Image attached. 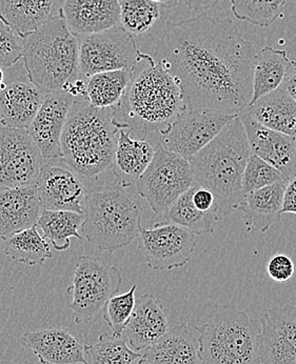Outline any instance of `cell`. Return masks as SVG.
I'll return each mask as SVG.
<instances>
[{"mask_svg": "<svg viewBox=\"0 0 296 364\" xmlns=\"http://www.w3.org/2000/svg\"><path fill=\"white\" fill-rule=\"evenodd\" d=\"M196 235L173 223H157L152 229L142 228L138 249L147 264L154 271H171L185 267L196 247Z\"/></svg>", "mask_w": 296, "mask_h": 364, "instance_id": "12", "label": "cell"}, {"mask_svg": "<svg viewBox=\"0 0 296 364\" xmlns=\"http://www.w3.org/2000/svg\"><path fill=\"white\" fill-rule=\"evenodd\" d=\"M28 80L43 92L63 90L73 96L78 77V38L60 14L21 37ZM74 97V96H73Z\"/></svg>", "mask_w": 296, "mask_h": 364, "instance_id": "5", "label": "cell"}, {"mask_svg": "<svg viewBox=\"0 0 296 364\" xmlns=\"http://www.w3.org/2000/svg\"><path fill=\"white\" fill-rule=\"evenodd\" d=\"M243 111L270 130L296 136V102L282 87L263 96Z\"/></svg>", "mask_w": 296, "mask_h": 364, "instance_id": "26", "label": "cell"}, {"mask_svg": "<svg viewBox=\"0 0 296 364\" xmlns=\"http://www.w3.org/2000/svg\"><path fill=\"white\" fill-rule=\"evenodd\" d=\"M295 152H296V136L295 137Z\"/></svg>", "mask_w": 296, "mask_h": 364, "instance_id": "48", "label": "cell"}, {"mask_svg": "<svg viewBox=\"0 0 296 364\" xmlns=\"http://www.w3.org/2000/svg\"><path fill=\"white\" fill-rule=\"evenodd\" d=\"M161 15V6L150 0H120V26L132 36L149 32Z\"/></svg>", "mask_w": 296, "mask_h": 364, "instance_id": "35", "label": "cell"}, {"mask_svg": "<svg viewBox=\"0 0 296 364\" xmlns=\"http://www.w3.org/2000/svg\"><path fill=\"white\" fill-rule=\"evenodd\" d=\"M250 155L245 128L238 116L189 159L195 182L214 195L218 212L225 216L236 210L243 198V174Z\"/></svg>", "mask_w": 296, "mask_h": 364, "instance_id": "4", "label": "cell"}, {"mask_svg": "<svg viewBox=\"0 0 296 364\" xmlns=\"http://www.w3.org/2000/svg\"><path fill=\"white\" fill-rule=\"evenodd\" d=\"M54 9L55 0H0V21L21 38L47 23Z\"/></svg>", "mask_w": 296, "mask_h": 364, "instance_id": "27", "label": "cell"}, {"mask_svg": "<svg viewBox=\"0 0 296 364\" xmlns=\"http://www.w3.org/2000/svg\"><path fill=\"white\" fill-rule=\"evenodd\" d=\"M114 107L100 109L76 97L61 135L60 159L80 177L96 179L110 170L120 129Z\"/></svg>", "mask_w": 296, "mask_h": 364, "instance_id": "3", "label": "cell"}, {"mask_svg": "<svg viewBox=\"0 0 296 364\" xmlns=\"http://www.w3.org/2000/svg\"><path fill=\"white\" fill-rule=\"evenodd\" d=\"M83 353L85 364H135L142 358L125 340L108 334L100 335L91 346H83Z\"/></svg>", "mask_w": 296, "mask_h": 364, "instance_id": "33", "label": "cell"}, {"mask_svg": "<svg viewBox=\"0 0 296 364\" xmlns=\"http://www.w3.org/2000/svg\"><path fill=\"white\" fill-rule=\"evenodd\" d=\"M169 321L164 306L152 294L140 296L127 324L122 339L129 348L142 354L157 343L169 331Z\"/></svg>", "mask_w": 296, "mask_h": 364, "instance_id": "19", "label": "cell"}, {"mask_svg": "<svg viewBox=\"0 0 296 364\" xmlns=\"http://www.w3.org/2000/svg\"><path fill=\"white\" fill-rule=\"evenodd\" d=\"M142 357L152 364H203L197 326L181 323L169 328L157 343L142 353Z\"/></svg>", "mask_w": 296, "mask_h": 364, "instance_id": "24", "label": "cell"}, {"mask_svg": "<svg viewBox=\"0 0 296 364\" xmlns=\"http://www.w3.org/2000/svg\"><path fill=\"white\" fill-rule=\"evenodd\" d=\"M286 213L296 215V177L287 183L282 203V215Z\"/></svg>", "mask_w": 296, "mask_h": 364, "instance_id": "41", "label": "cell"}, {"mask_svg": "<svg viewBox=\"0 0 296 364\" xmlns=\"http://www.w3.org/2000/svg\"><path fill=\"white\" fill-rule=\"evenodd\" d=\"M59 14L76 37L120 26V0H63Z\"/></svg>", "mask_w": 296, "mask_h": 364, "instance_id": "18", "label": "cell"}, {"mask_svg": "<svg viewBox=\"0 0 296 364\" xmlns=\"http://www.w3.org/2000/svg\"><path fill=\"white\" fill-rule=\"evenodd\" d=\"M23 344L41 364H85L83 346L67 328L27 331L23 335Z\"/></svg>", "mask_w": 296, "mask_h": 364, "instance_id": "21", "label": "cell"}, {"mask_svg": "<svg viewBox=\"0 0 296 364\" xmlns=\"http://www.w3.org/2000/svg\"><path fill=\"white\" fill-rule=\"evenodd\" d=\"M23 59L21 38L6 23L0 21V68L9 69Z\"/></svg>", "mask_w": 296, "mask_h": 364, "instance_id": "38", "label": "cell"}, {"mask_svg": "<svg viewBox=\"0 0 296 364\" xmlns=\"http://www.w3.org/2000/svg\"><path fill=\"white\" fill-rule=\"evenodd\" d=\"M85 216L71 210H52L41 208L37 227L43 237L51 243L57 252L67 251L71 247V239L81 240L80 231Z\"/></svg>", "mask_w": 296, "mask_h": 364, "instance_id": "30", "label": "cell"}, {"mask_svg": "<svg viewBox=\"0 0 296 364\" xmlns=\"http://www.w3.org/2000/svg\"><path fill=\"white\" fill-rule=\"evenodd\" d=\"M287 183L278 182L243 196L236 210L245 225L266 233L274 223H280Z\"/></svg>", "mask_w": 296, "mask_h": 364, "instance_id": "25", "label": "cell"}, {"mask_svg": "<svg viewBox=\"0 0 296 364\" xmlns=\"http://www.w3.org/2000/svg\"><path fill=\"white\" fill-rule=\"evenodd\" d=\"M196 184L176 199L164 215V219L166 223L179 225L191 233L201 236L213 233L218 219V208H212L208 212H201L195 208L192 195Z\"/></svg>", "mask_w": 296, "mask_h": 364, "instance_id": "31", "label": "cell"}, {"mask_svg": "<svg viewBox=\"0 0 296 364\" xmlns=\"http://www.w3.org/2000/svg\"><path fill=\"white\" fill-rule=\"evenodd\" d=\"M150 1L159 4L161 8L169 9V10H170V9H174L179 6V0H150Z\"/></svg>", "mask_w": 296, "mask_h": 364, "instance_id": "44", "label": "cell"}, {"mask_svg": "<svg viewBox=\"0 0 296 364\" xmlns=\"http://www.w3.org/2000/svg\"><path fill=\"white\" fill-rule=\"evenodd\" d=\"M192 201L195 208H199L201 212H208V210L217 207L214 195L207 188L199 186V184L195 186Z\"/></svg>", "mask_w": 296, "mask_h": 364, "instance_id": "40", "label": "cell"}, {"mask_svg": "<svg viewBox=\"0 0 296 364\" xmlns=\"http://www.w3.org/2000/svg\"><path fill=\"white\" fill-rule=\"evenodd\" d=\"M203 364H263L260 323L231 304H217L197 326Z\"/></svg>", "mask_w": 296, "mask_h": 364, "instance_id": "7", "label": "cell"}, {"mask_svg": "<svg viewBox=\"0 0 296 364\" xmlns=\"http://www.w3.org/2000/svg\"><path fill=\"white\" fill-rule=\"evenodd\" d=\"M43 162L27 130L0 128V190L33 186Z\"/></svg>", "mask_w": 296, "mask_h": 364, "instance_id": "13", "label": "cell"}, {"mask_svg": "<svg viewBox=\"0 0 296 364\" xmlns=\"http://www.w3.org/2000/svg\"><path fill=\"white\" fill-rule=\"evenodd\" d=\"M41 212L35 184L0 190V238L35 227Z\"/></svg>", "mask_w": 296, "mask_h": 364, "instance_id": "22", "label": "cell"}, {"mask_svg": "<svg viewBox=\"0 0 296 364\" xmlns=\"http://www.w3.org/2000/svg\"><path fill=\"white\" fill-rule=\"evenodd\" d=\"M195 184L190 162L157 142L154 157L135 186L151 210L164 217L176 199Z\"/></svg>", "mask_w": 296, "mask_h": 364, "instance_id": "8", "label": "cell"}, {"mask_svg": "<svg viewBox=\"0 0 296 364\" xmlns=\"http://www.w3.org/2000/svg\"><path fill=\"white\" fill-rule=\"evenodd\" d=\"M135 364H152V363H149L148 360H146V359H144L142 357V358H140L139 360H138L137 363H136Z\"/></svg>", "mask_w": 296, "mask_h": 364, "instance_id": "46", "label": "cell"}, {"mask_svg": "<svg viewBox=\"0 0 296 364\" xmlns=\"http://www.w3.org/2000/svg\"><path fill=\"white\" fill-rule=\"evenodd\" d=\"M250 150L252 154L278 168L287 181L296 177V152L295 137L270 130L252 119L245 112H240Z\"/></svg>", "mask_w": 296, "mask_h": 364, "instance_id": "17", "label": "cell"}, {"mask_svg": "<svg viewBox=\"0 0 296 364\" xmlns=\"http://www.w3.org/2000/svg\"><path fill=\"white\" fill-rule=\"evenodd\" d=\"M136 289L137 286L134 284L126 293L116 294L115 296L110 298L106 306L102 309V319L116 338H122V333L130 321L135 308Z\"/></svg>", "mask_w": 296, "mask_h": 364, "instance_id": "36", "label": "cell"}, {"mask_svg": "<svg viewBox=\"0 0 296 364\" xmlns=\"http://www.w3.org/2000/svg\"><path fill=\"white\" fill-rule=\"evenodd\" d=\"M221 1L223 0H184L189 10L195 13H201V14L214 8Z\"/></svg>", "mask_w": 296, "mask_h": 364, "instance_id": "43", "label": "cell"}, {"mask_svg": "<svg viewBox=\"0 0 296 364\" xmlns=\"http://www.w3.org/2000/svg\"><path fill=\"white\" fill-rule=\"evenodd\" d=\"M4 254L18 263L34 267L53 257L50 245L37 231V225L4 240Z\"/></svg>", "mask_w": 296, "mask_h": 364, "instance_id": "32", "label": "cell"}, {"mask_svg": "<svg viewBox=\"0 0 296 364\" xmlns=\"http://www.w3.org/2000/svg\"><path fill=\"white\" fill-rule=\"evenodd\" d=\"M254 55L231 19L203 13L166 21L153 58L179 83L187 109L238 115L253 94Z\"/></svg>", "mask_w": 296, "mask_h": 364, "instance_id": "1", "label": "cell"}, {"mask_svg": "<svg viewBox=\"0 0 296 364\" xmlns=\"http://www.w3.org/2000/svg\"><path fill=\"white\" fill-rule=\"evenodd\" d=\"M238 115H227L206 109H187L159 136L166 150L190 159L218 135Z\"/></svg>", "mask_w": 296, "mask_h": 364, "instance_id": "11", "label": "cell"}, {"mask_svg": "<svg viewBox=\"0 0 296 364\" xmlns=\"http://www.w3.org/2000/svg\"><path fill=\"white\" fill-rule=\"evenodd\" d=\"M74 100L63 90L48 92L28 128V135L45 161L61 158V135Z\"/></svg>", "mask_w": 296, "mask_h": 364, "instance_id": "15", "label": "cell"}, {"mask_svg": "<svg viewBox=\"0 0 296 364\" xmlns=\"http://www.w3.org/2000/svg\"><path fill=\"white\" fill-rule=\"evenodd\" d=\"M2 126V120H1V111H0V128H1Z\"/></svg>", "mask_w": 296, "mask_h": 364, "instance_id": "47", "label": "cell"}, {"mask_svg": "<svg viewBox=\"0 0 296 364\" xmlns=\"http://www.w3.org/2000/svg\"><path fill=\"white\" fill-rule=\"evenodd\" d=\"M134 69L102 72L90 76L85 82V100L100 109L117 107L132 80Z\"/></svg>", "mask_w": 296, "mask_h": 364, "instance_id": "29", "label": "cell"}, {"mask_svg": "<svg viewBox=\"0 0 296 364\" xmlns=\"http://www.w3.org/2000/svg\"><path fill=\"white\" fill-rule=\"evenodd\" d=\"M288 181L274 166H270L256 155H250L243 174V196L278 182Z\"/></svg>", "mask_w": 296, "mask_h": 364, "instance_id": "37", "label": "cell"}, {"mask_svg": "<svg viewBox=\"0 0 296 364\" xmlns=\"http://www.w3.org/2000/svg\"><path fill=\"white\" fill-rule=\"evenodd\" d=\"M157 144L147 138L133 136L128 124L120 129L111 168L118 186L124 188L134 186L152 161Z\"/></svg>", "mask_w": 296, "mask_h": 364, "instance_id": "20", "label": "cell"}, {"mask_svg": "<svg viewBox=\"0 0 296 364\" xmlns=\"http://www.w3.org/2000/svg\"><path fill=\"white\" fill-rule=\"evenodd\" d=\"M142 210L122 186H96L85 195L81 233L100 251L114 253L139 236Z\"/></svg>", "mask_w": 296, "mask_h": 364, "instance_id": "6", "label": "cell"}, {"mask_svg": "<svg viewBox=\"0 0 296 364\" xmlns=\"http://www.w3.org/2000/svg\"><path fill=\"white\" fill-rule=\"evenodd\" d=\"M80 45L78 77L116 70H132L142 59L134 37L120 26L89 36L78 37Z\"/></svg>", "mask_w": 296, "mask_h": 364, "instance_id": "10", "label": "cell"}, {"mask_svg": "<svg viewBox=\"0 0 296 364\" xmlns=\"http://www.w3.org/2000/svg\"><path fill=\"white\" fill-rule=\"evenodd\" d=\"M267 273L276 282H287L295 276V264L289 256L278 254L270 258Z\"/></svg>", "mask_w": 296, "mask_h": 364, "instance_id": "39", "label": "cell"}, {"mask_svg": "<svg viewBox=\"0 0 296 364\" xmlns=\"http://www.w3.org/2000/svg\"><path fill=\"white\" fill-rule=\"evenodd\" d=\"M46 94L28 79L4 82L0 87L2 126L28 130Z\"/></svg>", "mask_w": 296, "mask_h": 364, "instance_id": "23", "label": "cell"}, {"mask_svg": "<svg viewBox=\"0 0 296 364\" xmlns=\"http://www.w3.org/2000/svg\"><path fill=\"white\" fill-rule=\"evenodd\" d=\"M4 82H6V81H4V70H2L1 68H0V87H1V85H4Z\"/></svg>", "mask_w": 296, "mask_h": 364, "instance_id": "45", "label": "cell"}, {"mask_svg": "<svg viewBox=\"0 0 296 364\" xmlns=\"http://www.w3.org/2000/svg\"><path fill=\"white\" fill-rule=\"evenodd\" d=\"M232 14L238 21L268 28L284 16L287 0H230Z\"/></svg>", "mask_w": 296, "mask_h": 364, "instance_id": "34", "label": "cell"}, {"mask_svg": "<svg viewBox=\"0 0 296 364\" xmlns=\"http://www.w3.org/2000/svg\"><path fill=\"white\" fill-rule=\"evenodd\" d=\"M35 188L41 208L85 213L88 191L80 175L65 162L56 164L55 159L43 162Z\"/></svg>", "mask_w": 296, "mask_h": 364, "instance_id": "14", "label": "cell"}, {"mask_svg": "<svg viewBox=\"0 0 296 364\" xmlns=\"http://www.w3.org/2000/svg\"><path fill=\"white\" fill-rule=\"evenodd\" d=\"M187 109L183 92L174 78L152 56L142 54L115 117L128 124L133 135L161 136Z\"/></svg>", "mask_w": 296, "mask_h": 364, "instance_id": "2", "label": "cell"}, {"mask_svg": "<svg viewBox=\"0 0 296 364\" xmlns=\"http://www.w3.org/2000/svg\"><path fill=\"white\" fill-rule=\"evenodd\" d=\"M290 59L285 50L265 47L255 53L253 58V104L263 96L278 89L284 81Z\"/></svg>", "mask_w": 296, "mask_h": 364, "instance_id": "28", "label": "cell"}, {"mask_svg": "<svg viewBox=\"0 0 296 364\" xmlns=\"http://www.w3.org/2000/svg\"><path fill=\"white\" fill-rule=\"evenodd\" d=\"M122 277L117 267L93 256L83 255L68 293L72 295L70 309L78 324H88L102 312L110 298L120 291Z\"/></svg>", "mask_w": 296, "mask_h": 364, "instance_id": "9", "label": "cell"}, {"mask_svg": "<svg viewBox=\"0 0 296 364\" xmlns=\"http://www.w3.org/2000/svg\"><path fill=\"white\" fill-rule=\"evenodd\" d=\"M260 323L263 364H296V306L271 308Z\"/></svg>", "mask_w": 296, "mask_h": 364, "instance_id": "16", "label": "cell"}, {"mask_svg": "<svg viewBox=\"0 0 296 364\" xmlns=\"http://www.w3.org/2000/svg\"><path fill=\"white\" fill-rule=\"evenodd\" d=\"M280 87L288 93V95L296 102V60L290 61L286 75Z\"/></svg>", "mask_w": 296, "mask_h": 364, "instance_id": "42", "label": "cell"}]
</instances>
